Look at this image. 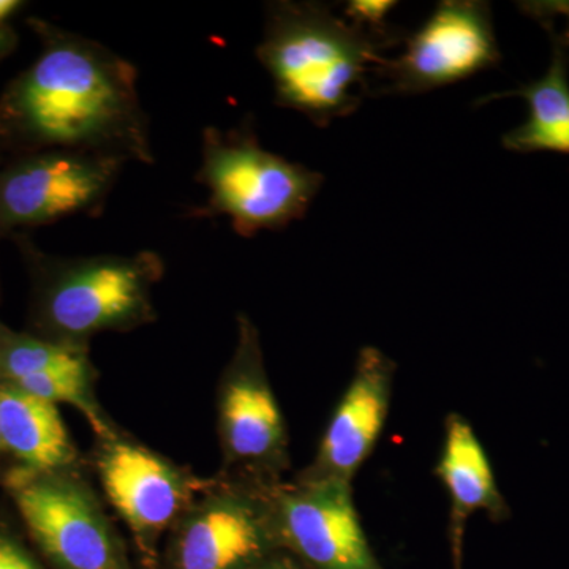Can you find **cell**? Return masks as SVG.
Instances as JSON below:
<instances>
[{
  "instance_id": "8",
  "label": "cell",
  "mask_w": 569,
  "mask_h": 569,
  "mask_svg": "<svg viewBox=\"0 0 569 569\" xmlns=\"http://www.w3.org/2000/svg\"><path fill=\"white\" fill-rule=\"evenodd\" d=\"M123 162L74 151L26 153L0 164V239L77 213H99Z\"/></svg>"
},
{
  "instance_id": "5",
  "label": "cell",
  "mask_w": 569,
  "mask_h": 569,
  "mask_svg": "<svg viewBox=\"0 0 569 569\" xmlns=\"http://www.w3.org/2000/svg\"><path fill=\"white\" fill-rule=\"evenodd\" d=\"M2 486L29 535L56 567L127 569L110 516L78 468L29 471L13 466Z\"/></svg>"
},
{
  "instance_id": "12",
  "label": "cell",
  "mask_w": 569,
  "mask_h": 569,
  "mask_svg": "<svg viewBox=\"0 0 569 569\" xmlns=\"http://www.w3.org/2000/svg\"><path fill=\"white\" fill-rule=\"evenodd\" d=\"M395 377L396 362L380 348L359 350L353 377L326 426L316 459L295 479L353 486L356 473L383 432Z\"/></svg>"
},
{
  "instance_id": "6",
  "label": "cell",
  "mask_w": 569,
  "mask_h": 569,
  "mask_svg": "<svg viewBox=\"0 0 569 569\" xmlns=\"http://www.w3.org/2000/svg\"><path fill=\"white\" fill-rule=\"evenodd\" d=\"M222 477L279 485L290 468V438L266 372L257 326L238 317V343L217 392Z\"/></svg>"
},
{
  "instance_id": "24",
  "label": "cell",
  "mask_w": 569,
  "mask_h": 569,
  "mask_svg": "<svg viewBox=\"0 0 569 569\" xmlns=\"http://www.w3.org/2000/svg\"><path fill=\"white\" fill-rule=\"evenodd\" d=\"M0 455H3V451H2V440H0Z\"/></svg>"
},
{
  "instance_id": "3",
  "label": "cell",
  "mask_w": 569,
  "mask_h": 569,
  "mask_svg": "<svg viewBox=\"0 0 569 569\" xmlns=\"http://www.w3.org/2000/svg\"><path fill=\"white\" fill-rule=\"evenodd\" d=\"M11 239L31 279V335L88 348L100 332L130 331L156 320L152 290L164 272L159 254L58 257L28 234Z\"/></svg>"
},
{
  "instance_id": "10",
  "label": "cell",
  "mask_w": 569,
  "mask_h": 569,
  "mask_svg": "<svg viewBox=\"0 0 569 569\" xmlns=\"http://www.w3.org/2000/svg\"><path fill=\"white\" fill-rule=\"evenodd\" d=\"M96 468L104 497L148 556L213 482L121 433L100 441Z\"/></svg>"
},
{
  "instance_id": "20",
  "label": "cell",
  "mask_w": 569,
  "mask_h": 569,
  "mask_svg": "<svg viewBox=\"0 0 569 569\" xmlns=\"http://www.w3.org/2000/svg\"><path fill=\"white\" fill-rule=\"evenodd\" d=\"M520 7H522L526 13H529L535 20L542 22V24L556 20L557 17L563 18V20L568 22L567 31H565V33L549 32L556 33V36L560 37L569 47V2H565V0H553V2L522 3Z\"/></svg>"
},
{
  "instance_id": "22",
  "label": "cell",
  "mask_w": 569,
  "mask_h": 569,
  "mask_svg": "<svg viewBox=\"0 0 569 569\" xmlns=\"http://www.w3.org/2000/svg\"><path fill=\"white\" fill-rule=\"evenodd\" d=\"M26 3L21 0H0V28L9 26V21L14 14L24 9Z\"/></svg>"
},
{
  "instance_id": "16",
  "label": "cell",
  "mask_w": 569,
  "mask_h": 569,
  "mask_svg": "<svg viewBox=\"0 0 569 569\" xmlns=\"http://www.w3.org/2000/svg\"><path fill=\"white\" fill-rule=\"evenodd\" d=\"M88 348L52 342L31 332L14 331L0 320V383L89 365Z\"/></svg>"
},
{
  "instance_id": "25",
  "label": "cell",
  "mask_w": 569,
  "mask_h": 569,
  "mask_svg": "<svg viewBox=\"0 0 569 569\" xmlns=\"http://www.w3.org/2000/svg\"><path fill=\"white\" fill-rule=\"evenodd\" d=\"M2 162H3V160H2V159H0V164H2Z\"/></svg>"
},
{
  "instance_id": "15",
  "label": "cell",
  "mask_w": 569,
  "mask_h": 569,
  "mask_svg": "<svg viewBox=\"0 0 569 569\" xmlns=\"http://www.w3.org/2000/svg\"><path fill=\"white\" fill-rule=\"evenodd\" d=\"M548 70L538 80L505 93L529 104V116L503 137L508 151L569 153V54L568 44L556 33Z\"/></svg>"
},
{
  "instance_id": "1",
  "label": "cell",
  "mask_w": 569,
  "mask_h": 569,
  "mask_svg": "<svg viewBox=\"0 0 569 569\" xmlns=\"http://www.w3.org/2000/svg\"><path fill=\"white\" fill-rule=\"evenodd\" d=\"M28 22L40 52L0 93V159L74 151L152 164L132 63L50 21Z\"/></svg>"
},
{
  "instance_id": "9",
  "label": "cell",
  "mask_w": 569,
  "mask_h": 569,
  "mask_svg": "<svg viewBox=\"0 0 569 569\" xmlns=\"http://www.w3.org/2000/svg\"><path fill=\"white\" fill-rule=\"evenodd\" d=\"M501 54L492 9L479 0H445L399 58L385 59L376 77L385 96H421L496 67Z\"/></svg>"
},
{
  "instance_id": "23",
  "label": "cell",
  "mask_w": 569,
  "mask_h": 569,
  "mask_svg": "<svg viewBox=\"0 0 569 569\" xmlns=\"http://www.w3.org/2000/svg\"><path fill=\"white\" fill-rule=\"evenodd\" d=\"M253 569H299L296 567L293 561L284 559V557H268V559L261 561L260 565H257Z\"/></svg>"
},
{
  "instance_id": "14",
  "label": "cell",
  "mask_w": 569,
  "mask_h": 569,
  "mask_svg": "<svg viewBox=\"0 0 569 569\" xmlns=\"http://www.w3.org/2000/svg\"><path fill=\"white\" fill-rule=\"evenodd\" d=\"M0 440L14 467L29 471L78 468L74 447L58 406L0 383Z\"/></svg>"
},
{
  "instance_id": "7",
  "label": "cell",
  "mask_w": 569,
  "mask_h": 569,
  "mask_svg": "<svg viewBox=\"0 0 569 569\" xmlns=\"http://www.w3.org/2000/svg\"><path fill=\"white\" fill-rule=\"evenodd\" d=\"M276 486L213 479L170 530L173 568L253 569L282 548Z\"/></svg>"
},
{
  "instance_id": "17",
  "label": "cell",
  "mask_w": 569,
  "mask_h": 569,
  "mask_svg": "<svg viewBox=\"0 0 569 569\" xmlns=\"http://www.w3.org/2000/svg\"><path fill=\"white\" fill-rule=\"evenodd\" d=\"M10 387L20 389L26 395L39 397L54 406L66 403L77 408L82 417L88 419L99 441L110 440L119 433L97 402L91 362L73 369L56 370L47 376L26 378Z\"/></svg>"
},
{
  "instance_id": "2",
  "label": "cell",
  "mask_w": 569,
  "mask_h": 569,
  "mask_svg": "<svg viewBox=\"0 0 569 569\" xmlns=\"http://www.w3.org/2000/svg\"><path fill=\"white\" fill-rule=\"evenodd\" d=\"M389 41L336 17L318 2L268 3L258 61L274 84L276 103L318 127L361 107L369 74L385 62Z\"/></svg>"
},
{
  "instance_id": "13",
  "label": "cell",
  "mask_w": 569,
  "mask_h": 569,
  "mask_svg": "<svg viewBox=\"0 0 569 569\" xmlns=\"http://www.w3.org/2000/svg\"><path fill=\"white\" fill-rule=\"evenodd\" d=\"M436 473L447 488L451 501L449 535L455 567L460 569L463 531L468 519L478 511L486 512L493 522L511 518V509L498 488L486 449L462 415H448L445 421L443 445Z\"/></svg>"
},
{
  "instance_id": "4",
  "label": "cell",
  "mask_w": 569,
  "mask_h": 569,
  "mask_svg": "<svg viewBox=\"0 0 569 569\" xmlns=\"http://www.w3.org/2000/svg\"><path fill=\"white\" fill-rule=\"evenodd\" d=\"M197 179L209 190L198 216L230 217L244 238L302 219L325 182L318 171L261 148L249 126L204 129Z\"/></svg>"
},
{
  "instance_id": "18",
  "label": "cell",
  "mask_w": 569,
  "mask_h": 569,
  "mask_svg": "<svg viewBox=\"0 0 569 569\" xmlns=\"http://www.w3.org/2000/svg\"><path fill=\"white\" fill-rule=\"evenodd\" d=\"M397 2L391 0H351L346 7V17L351 24L380 39L396 43V33L389 32L387 18Z\"/></svg>"
},
{
  "instance_id": "11",
  "label": "cell",
  "mask_w": 569,
  "mask_h": 569,
  "mask_svg": "<svg viewBox=\"0 0 569 569\" xmlns=\"http://www.w3.org/2000/svg\"><path fill=\"white\" fill-rule=\"evenodd\" d=\"M282 548L313 569H381L356 511L353 486L279 482L274 489Z\"/></svg>"
},
{
  "instance_id": "19",
  "label": "cell",
  "mask_w": 569,
  "mask_h": 569,
  "mask_svg": "<svg viewBox=\"0 0 569 569\" xmlns=\"http://www.w3.org/2000/svg\"><path fill=\"white\" fill-rule=\"evenodd\" d=\"M0 569H41L9 531L0 529Z\"/></svg>"
},
{
  "instance_id": "21",
  "label": "cell",
  "mask_w": 569,
  "mask_h": 569,
  "mask_svg": "<svg viewBox=\"0 0 569 569\" xmlns=\"http://www.w3.org/2000/svg\"><path fill=\"white\" fill-rule=\"evenodd\" d=\"M20 37L11 26H2L0 28V62L6 61L9 56L17 51Z\"/></svg>"
}]
</instances>
